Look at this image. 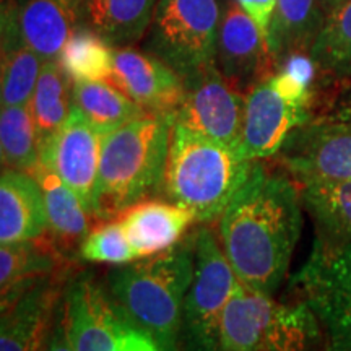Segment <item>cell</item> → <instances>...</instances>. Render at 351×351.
<instances>
[{
  "instance_id": "6da1fadb",
  "label": "cell",
  "mask_w": 351,
  "mask_h": 351,
  "mask_svg": "<svg viewBox=\"0 0 351 351\" xmlns=\"http://www.w3.org/2000/svg\"><path fill=\"white\" fill-rule=\"evenodd\" d=\"M300 186L274 161H256L217 234L241 283L274 295L287 278L302 230Z\"/></svg>"
},
{
  "instance_id": "7a4b0ae2",
  "label": "cell",
  "mask_w": 351,
  "mask_h": 351,
  "mask_svg": "<svg viewBox=\"0 0 351 351\" xmlns=\"http://www.w3.org/2000/svg\"><path fill=\"white\" fill-rule=\"evenodd\" d=\"M195 270V228L168 251L116 265L106 288L166 351H182V311Z\"/></svg>"
},
{
  "instance_id": "3957f363",
  "label": "cell",
  "mask_w": 351,
  "mask_h": 351,
  "mask_svg": "<svg viewBox=\"0 0 351 351\" xmlns=\"http://www.w3.org/2000/svg\"><path fill=\"white\" fill-rule=\"evenodd\" d=\"M256 161L243 152L173 124L161 195L194 213L197 225L218 221Z\"/></svg>"
},
{
  "instance_id": "277c9868",
  "label": "cell",
  "mask_w": 351,
  "mask_h": 351,
  "mask_svg": "<svg viewBox=\"0 0 351 351\" xmlns=\"http://www.w3.org/2000/svg\"><path fill=\"white\" fill-rule=\"evenodd\" d=\"M173 119L145 112L103 140L95 217L111 219L130 205L161 194Z\"/></svg>"
},
{
  "instance_id": "5b68a950",
  "label": "cell",
  "mask_w": 351,
  "mask_h": 351,
  "mask_svg": "<svg viewBox=\"0 0 351 351\" xmlns=\"http://www.w3.org/2000/svg\"><path fill=\"white\" fill-rule=\"evenodd\" d=\"M219 351H326V337L306 302L278 301L239 280L223 315Z\"/></svg>"
},
{
  "instance_id": "8992f818",
  "label": "cell",
  "mask_w": 351,
  "mask_h": 351,
  "mask_svg": "<svg viewBox=\"0 0 351 351\" xmlns=\"http://www.w3.org/2000/svg\"><path fill=\"white\" fill-rule=\"evenodd\" d=\"M274 75L245 91L241 152L252 161H269L298 127L309 122L311 75L314 64L291 56Z\"/></svg>"
},
{
  "instance_id": "52a82bcc",
  "label": "cell",
  "mask_w": 351,
  "mask_h": 351,
  "mask_svg": "<svg viewBox=\"0 0 351 351\" xmlns=\"http://www.w3.org/2000/svg\"><path fill=\"white\" fill-rule=\"evenodd\" d=\"M291 291L319 319L326 351H351V241L315 236L311 256L291 280Z\"/></svg>"
},
{
  "instance_id": "ba28073f",
  "label": "cell",
  "mask_w": 351,
  "mask_h": 351,
  "mask_svg": "<svg viewBox=\"0 0 351 351\" xmlns=\"http://www.w3.org/2000/svg\"><path fill=\"white\" fill-rule=\"evenodd\" d=\"M239 278L208 225L195 228V270L182 311V351H219L221 322Z\"/></svg>"
},
{
  "instance_id": "9c48e42d",
  "label": "cell",
  "mask_w": 351,
  "mask_h": 351,
  "mask_svg": "<svg viewBox=\"0 0 351 351\" xmlns=\"http://www.w3.org/2000/svg\"><path fill=\"white\" fill-rule=\"evenodd\" d=\"M217 0H158L147 49L181 78L217 64Z\"/></svg>"
},
{
  "instance_id": "30bf717a",
  "label": "cell",
  "mask_w": 351,
  "mask_h": 351,
  "mask_svg": "<svg viewBox=\"0 0 351 351\" xmlns=\"http://www.w3.org/2000/svg\"><path fill=\"white\" fill-rule=\"evenodd\" d=\"M65 298L75 351H166L88 271L70 276Z\"/></svg>"
},
{
  "instance_id": "8fae6325",
  "label": "cell",
  "mask_w": 351,
  "mask_h": 351,
  "mask_svg": "<svg viewBox=\"0 0 351 351\" xmlns=\"http://www.w3.org/2000/svg\"><path fill=\"white\" fill-rule=\"evenodd\" d=\"M269 161L298 186L351 181V121L335 114L306 122Z\"/></svg>"
},
{
  "instance_id": "7c38bea8",
  "label": "cell",
  "mask_w": 351,
  "mask_h": 351,
  "mask_svg": "<svg viewBox=\"0 0 351 351\" xmlns=\"http://www.w3.org/2000/svg\"><path fill=\"white\" fill-rule=\"evenodd\" d=\"M182 82L184 96L173 124L241 150L245 93L223 77L217 64Z\"/></svg>"
},
{
  "instance_id": "4fadbf2b",
  "label": "cell",
  "mask_w": 351,
  "mask_h": 351,
  "mask_svg": "<svg viewBox=\"0 0 351 351\" xmlns=\"http://www.w3.org/2000/svg\"><path fill=\"white\" fill-rule=\"evenodd\" d=\"M103 140L104 135L73 106L65 124L52 137L39 143V161L77 192L93 217Z\"/></svg>"
},
{
  "instance_id": "5bb4252c",
  "label": "cell",
  "mask_w": 351,
  "mask_h": 351,
  "mask_svg": "<svg viewBox=\"0 0 351 351\" xmlns=\"http://www.w3.org/2000/svg\"><path fill=\"white\" fill-rule=\"evenodd\" d=\"M80 26V0H12L3 7L2 41L25 44L47 62Z\"/></svg>"
},
{
  "instance_id": "9a60e30c",
  "label": "cell",
  "mask_w": 351,
  "mask_h": 351,
  "mask_svg": "<svg viewBox=\"0 0 351 351\" xmlns=\"http://www.w3.org/2000/svg\"><path fill=\"white\" fill-rule=\"evenodd\" d=\"M217 67L243 93L278 70L269 39L238 2H230L221 13Z\"/></svg>"
},
{
  "instance_id": "2e32d148",
  "label": "cell",
  "mask_w": 351,
  "mask_h": 351,
  "mask_svg": "<svg viewBox=\"0 0 351 351\" xmlns=\"http://www.w3.org/2000/svg\"><path fill=\"white\" fill-rule=\"evenodd\" d=\"M111 83L121 88L143 111L173 119L184 96L182 78L153 54L134 47H114Z\"/></svg>"
},
{
  "instance_id": "e0dca14e",
  "label": "cell",
  "mask_w": 351,
  "mask_h": 351,
  "mask_svg": "<svg viewBox=\"0 0 351 351\" xmlns=\"http://www.w3.org/2000/svg\"><path fill=\"white\" fill-rule=\"evenodd\" d=\"M72 275L43 280L2 307L0 351H46L57 302Z\"/></svg>"
},
{
  "instance_id": "ac0fdd59",
  "label": "cell",
  "mask_w": 351,
  "mask_h": 351,
  "mask_svg": "<svg viewBox=\"0 0 351 351\" xmlns=\"http://www.w3.org/2000/svg\"><path fill=\"white\" fill-rule=\"evenodd\" d=\"M72 258L49 234L0 245V300L5 307L43 280L72 275Z\"/></svg>"
},
{
  "instance_id": "d6986e66",
  "label": "cell",
  "mask_w": 351,
  "mask_h": 351,
  "mask_svg": "<svg viewBox=\"0 0 351 351\" xmlns=\"http://www.w3.org/2000/svg\"><path fill=\"white\" fill-rule=\"evenodd\" d=\"M117 218L124 225L138 258L168 251L197 223L194 213L166 199L137 202Z\"/></svg>"
},
{
  "instance_id": "ffe728a7",
  "label": "cell",
  "mask_w": 351,
  "mask_h": 351,
  "mask_svg": "<svg viewBox=\"0 0 351 351\" xmlns=\"http://www.w3.org/2000/svg\"><path fill=\"white\" fill-rule=\"evenodd\" d=\"M46 205L38 179L28 171L3 168L0 178V243L38 239L47 234Z\"/></svg>"
},
{
  "instance_id": "44dd1931",
  "label": "cell",
  "mask_w": 351,
  "mask_h": 351,
  "mask_svg": "<svg viewBox=\"0 0 351 351\" xmlns=\"http://www.w3.org/2000/svg\"><path fill=\"white\" fill-rule=\"evenodd\" d=\"M32 174L43 189L49 225L47 234L54 239L57 247L65 256L72 258V254H78L82 241L91 230V219L96 218L88 212L77 192L72 191L54 171L44 166L41 161Z\"/></svg>"
},
{
  "instance_id": "7402d4cb",
  "label": "cell",
  "mask_w": 351,
  "mask_h": 351,
  "mask_svg": "<svg viewBox=\"0 0 351 351\" xmlns=\"http://www.w3.org/2000/svg\"><path fill=\"white\" fill-rule=\"evenodd\" d=\"M327 0H278L269 26L276 69L291 56L309 54L326 20Z\"/></svg>"
},
{
  "instance_id": "603a6c76",
  "label": "cell",
  "mask_w": 351,
  "mask_h": 351,
  "mask_svg": "<svg viewBox=\"0 0 351 351\" xmlns=\"http://www.w3.org/2000/svg\"><path fill=\"white\" fill-rule=\"evenodd\" d=\"M158 0H80L82 21L112 47H129L147 32Z\"/></svg>"
},
{
  "instance_id": "cb8c5ba5",
  "label": "cell",
  "mask_w": 351,
  "mask_h": 351,
  "mask_svg": "<svg viewBox=\"0 0 351 351\" xmlns=\"http://www.w3.org/2000/svg\"><path fill=\"white\" fill-rule=\"evenodd\" d=\"M73 106L103 135L147 112L121 88L104 80L73 82Z\"/></svg>"
},
{
  "instance_id": "d4e9b609",
  "label": "cell",
  "mask_w": 351,
  "mask_h": 351,
  "mask_svg": "<svg viewBox=\"0 0 351 351\" xmlns=\"http://www.w3.org/2000/svg\"><path fill=\"white\" fill-rule=\"evenodd\" d=\"M39 143L56 134L69 119L73 109V80L59 59L44 62L29 103Z\"/></svg>"
},
{
  "instance_id": "484cf974",
  "label": "cell",
  "mask_w": 351,
  "mask_h": 351,
  "mask_svg": "<svg viewBox=\"0 0 351 351\" xmlns=\"http://www.w3.org/2000/svg\"><path fill=\"white\" fill-rule=\"evenodd\" d=\"M314 67L333 78L351 77V0H332L309 51Z\"/></svg>"
},
{
  "instance_id": "4316f807",
  "label": "cell",
  "mask_w": 351,
  "mask_h": 351,
  "mask_svg": "<svg viewBox=\"0 0 351 351\" xmlns=\"http://www.w3.org/2000/svg\"><path fill=\"white\" fill-rule=\"evenodd\" d=\"M300 191L319 238L351 241V181L301 184Z\"/></svg>"
},
{
  "instance_id": "83f0119b",
  "label": "cell",
  "mask_w": 351,
  "mask_h": 351,
  "mask_svg": "<svg viewBox=\"0 0 351 351\" xmlns=\"http://www.w3.org/2000/svg\"><path fill=\"white\" fill-rule=\"evenodd\" d=\"M0 153L3 168L32 173L39 165V137L29 104L2 106Z\"/></svg>"
},
{
  "instance_id": "f1b7e54d",
  "label": "cell",
  "mask_w": 351,
  "mask_h": 351,
  "mask_svg": "<svg viewBox=\"0 0 351 351\" xmlns=\"http://www.w3.org/2000/svg\"><path fill=\"white\" fill-rule=\"evenodd\" d=\"M59 62L73 82H111L114 47L90 28H78L59 56Z\"/></svg>"
},
{
  "instance_id": "f546056e",
  "label": "cell",
  "mask_w": 351,
  "mask_h": 351,
  "mask_svg": "<svg viewBox=\"0 0 351 351\" xmlns=\"http://www.w3.org/2000/svg\"><path fill=\"white\" fill-rule=\"evenodd\" d=\"M44 60L21 43L2 41V106H28Z\"/></svg>"
},
{
  "instance_id": "4dcf8cb0",
  "label": "cell",
  "mask_w": 351,
  "mask_h": 351,
  "mask_svg": "<svg viewBox=\"0 0 351 351\" xmlns=\"http://www.w3.org/2000/svg\"><path fill=\"white\" fill-rule=\"evenodd\" d=\"M77 256L83 262L108 265H124L138 258L124 225L117 217L101 219L99 225L91 228L82 241Z\"/></svg>"
},
{
  "instance_id": "1f68e13d",
  "label": "cell",
  "mask_w": 351,
  "mask_h": 351,
  "mask_svg": "<svg viewBox=\"0 0 351 351\" xmlns=\"http://www.w3.org/2000/svg\"><path fill=\"white\" fill-rule=\"evenodd\" d=\"M46 351H75L72 333H70L69 304L67 298H65V288L59 302H57Z\"/></svg>"
},
{
  "instance_id": "d6a6232c",
  "label": "cell",
  "mask_w": 351,
  "mask_h": 351,
  "mask_svg": "<svg viewBox=\"0 0 351 351\" xmlns=\"http://www.w3.org/2000/svg\"><path fill=\"white\" fill-rule=\"evenodd\" d=\"M236 2L252 16V20L256 21L261 32L265 36H269L270 20L278 0H236Z\"/></svg>"
},
{
  "instance_id": "836d02e7",
  "label": "cell",
  "mask_w": 351,
  "mask_h": 351,
  "mask_svg": "<svg viewBox=\"0 0 351 351\" xmlns=\"http://www.w3.org/2000/svg\"><path fill=\"white\" fill-rule=\"evenodd\" d=\"M337 114H339V116H341V117H345V119H350L351 121V103L348 104V106L341 108Z\"/></svg>"
},
{
  "instance_id": "e575fe53",
  "label": "cell",
  "mask_w": 351,
  "mask_h": 351,
  "mask_svg": "<svg viewBox=\"0 0 351 351\" xmlns=\"http://www.w3.org/2000/svg\"><path fill=\"white\" fill-rule=\"evenodd\" d=\"M332 2V0H327V5H328V3H330Z\"/></svg>"
}]
</instances>
